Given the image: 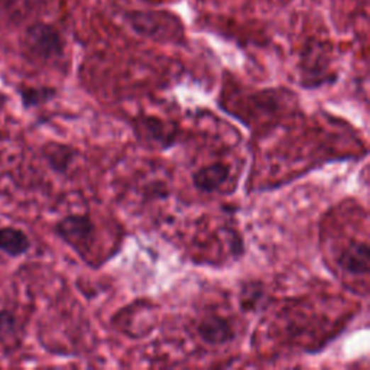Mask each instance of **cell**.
<instances>
[{
	"instance_id": "obj_1",
	"label": "cell",
	"mask_w": 370,
	"mask_h": 370,
	"mask_svg": "<svg viewBox=\"0 0 370 370\" xmlns=\"http://www.w3.org/2000/svg\"><path fill=\"white\" fill-rule=\"evenodd\" d=\"M55 233L82 256L93 242L96 226L89 214H68L55 225Z\"/></svg>"
},
{
	"instance_id": "obj_2",
	"label": "cell",
	"mask_w": 370,
	"mask_h": 370,
	"mask_svg": "<svg viewBox=\"0 0 370 370\" xmlns=\"http://www.w3.org/2000/svg\"><path fill=\"white\" fill-rule=\"evenodd\" d=\"M133 130L138 136V140H146L151 146H158L161 150L175 145L178 129L157 118V116H139L133 125Z\"/></svg>"
},
{
	"instance_id": "obj_3",
	"label": "cell",
	"mask_w": 370,
	"mask_h": 370,
	"mask_svg": "<svg viewBox=\"0 0 370 370\" xmlns=\"http://www.w3.org/2000/svg\"><path fill=\"white\" fill-rule=\"evenodd\" d=\"M26 48L41 60H51L62 54L60 33L48 25H35L26 33Z\"/></svg>"
},
{
	"instance_id": "obj_4",
	"label": "cell",
	"mask_w": 370,
	"mask_h": 370,
	"mask_svg": "<svg viewBox=\"0 0 370 370\" xmlns=\"http://www.w3.org/2000/svg\"><path fill=\"white\" fill-rule=\"evenodd\" d=\"M197 335L203 343L211 347L226 346L236 339L232 321L218 314H208L201 318L197 325Z\"/></svg>"
},
{
	"instance_id": "obj_5",
	"label": "cell",
	"mask_w": 370,
	"mask_h": 370,
	"mask_svg": "<svg viewBox=\"0 0 370 370\" xmlns=\"http://www.w3.org/2000/svg\"><path fill=\"white\" fill-rule=\"evenodd\" d=\"M230 178V167L225 162H213L198 168L193 176L194 189L204 194H211L218 191Z\"/></svg>"
},
{
	"instance_id": "obj_6",
	"label": "cell",
	"mask_w": 370,
	"mask_h": 370,
	"mask_svg": "<svg viewBox=\"0 0 370 370\" xmlns=\"http://www.w3.org/2000/svg\"><path fill=\"white\" fill-rule=\"evenodd\" d=\"M339 268L352 275H367L370 269V250L366 242H352L337 257Z\"/></svg>"
},
{
	"instance_id": "obj_7",
	"label": "cell",
	"mask_w": 370,
	"mask_h": 370,
	"mask_svg": "<svg viewBox=\"0 0 370 370\" xmlns=\"http://www.w3.org/2000/svg\"><path fill=\"white\" fill-rule=\"evenodd\" d=\"M30 249V240L28 235L13 226L0 228V252L9 257H19Z\"/></svg>"
},
{
	"instance_id": "obj_8",
	"label": "cell",
	"mask_w": 370,
	"mask_h": 370,
	"mask_svg": "<svg viewBox=\"0 0 370 370\" xmlns=\"http://www.w3.org/2000/svg\"><path fill=\"white\" fill-rule=\"evenodd\" d=\"M43 154L50 167L58 174H67L71 164L79 155V152L74 150V147L57 142L47 143L44 146Z\"/></svg>"
},
{
	"instance_id": "obj_9",
	"label": "cell",
	"mask_w": 370,
	"mask_h": 370,
	"mask_svg": "<svg viewBox=\"0 0 370 370\" xmlns=\"http://www.w3.org/2000/svg\"><path fill=\"white\" fill-rule=\"evenodd\" d=\"M265 298L264 284L259 281H247L242 285L239 303L243 311H256Z\"/></svg>"
},
{
	"instance_id": "obj_10",
	"label": "cell",
	"mask_w": 370,
	"mask_h": 370,
	"mask_svg": "<svg viewBox=\"0 0 370 370\" xmlns=\"http://www.w3.org/2000/svg\"><path fill=\"white\" fill-rule=\"evenodd\" d=\"M18 331V321L11 311L0 310V342L6 343L15 337Z\"/></svg>"
},
{
	"instance_id": "obj_11",
	"label": "cell",
	"mask_w": 370,
	"mask_h": 370,
	"mask_svg": "<svg viewBox=\"0 0 370 370\" xmlns=\"http://www.w3.org/2000/svg\"><path fill=\"white\" fill-rule=\"evenodd\" d=\"M23 103L26 106H40L55 97V90L52 89H30L23 94Z\"/></svg>"
}]
</instances>
